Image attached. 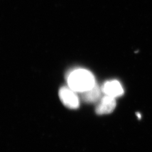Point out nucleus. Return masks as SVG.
<instances>
[{
  "mask_svg": "<svg viewBox=\"0 0 152 152\" xmlns=\"http://www.w3.org/2000/svg\"><path fill=\"white\" fill-rule=\"evenodd\" d=\"M59 96L61 103L66 107L72 109L79 108L80 99L77 92L69 86H64L60 88L59 91Z\"/></svg>",
  "mask_w": 152,
  "mask_h": 152,
  "instance_id": "obj_2",
  "label": "nucleus"
},
{
  "mask_svg": "<svg viewBox=\"0 0 152 152\" xmlns=\"http://www.w3.org/2000/svg\"><path fill=\"white\" fill-rule=\"evenodd\" d=\"M67 82L71 89L79 93L92 88L96 83L94 75L85 69H76L72 71L67 77Z\"/></svg>",
  "mask_w": 152,
  "mask_h": 152,
  "instance_id": "obj_1",
  "label": "nucleus"
},
{
  "mask_svg": "<svg viewBox=\"0 0 152 152\" xmlns=\"http://www.w3.org/2000/svg\"><path fill=\"white\" fill-rule=\"evenodd\" d=\"M116 107L115 98L105 95L102 98L96 106L95 111L99 115L110 114L113 112Z\"/></svg>",
  "mask_w": 152,
  "mask_h": 152,
  "instance_id": "obj_4",
  "label": "nucleus"
},
{
  "mask_svg": "<svg viewBox=\"0 0 152 152\" xmlns=\"http://www.w3.org/2000/svg\"><path fill=\"white\" fill-rule=\"evenodd\" d=\"M102 87H100L97 83L92 88L85 92L81 93L82 100L88 103H94L100 100L102 95Z\"/></svg>",
  "mask_w": 152,
  "mask_h": 152,
  "instance_id": "obj_5",
  "label": "nucleus"
},
{
  "mask_svg": "<svg viewBox=\"0 0 152 152\" xmlns=\"http://www.w3.org/2000/svg\"><path fill=\"white\" fill-rule=\"evenodd\" d=\"M137 117H138L139 118H141V115H140V114H139V113H137Z\"/></svg>",
  "mask_w": 152,
  "mask_h": 152,
  "instance_id": "obj_6",
  "label": "nucleus"
},
{
  "mask_svg": "<svg viewBox=\"0 0 152 152\" xmlns=\"http://www.w3.org/2000/svg\"><path fill=\"white\" fill-rule=\"evenodd\" d=\"M102 89L105 95L115 98L124 95V90L120 82L117 80H110L104 83Z\"/></svg>",
  "mask_w": 152,
  "mask_h": 152,
  "instance_id": "obj_3",
  "label": "nucleus"
}]
</instances>
